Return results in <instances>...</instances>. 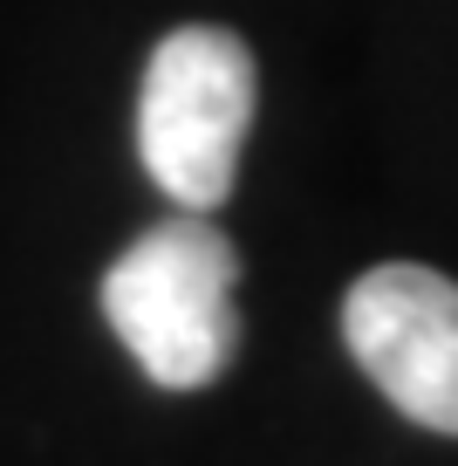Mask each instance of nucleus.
Segmentation results:
<instances>
[{"mask_svg":"<svg viewBox=\"0 0 458 466\" xmlns=\"http://www.w3.org/2000/svg\"><path fill=\"white\" fill-rule=\"evenodd\" d=\"M240 254L205 213H185L130 240L103 275V316L164 391H199L240 350Z\"/></svg>","mask_w":458,"mask_h":466,"instance_id":"nucleus-1","label":"nucleus"},{"mask_svg":"<svg viewBox=\"0 0 458 466\" xmlns=\"http://www.w3.org/2000/svg\"><path fill=\"white\" fill-rule=\"evenodd\" d=\"M254 48L233 28H192L164 35L151 48L137 96V151L158 192L185 213H219L240 178V145L254 131Z\"/></svg>","mask_w":458,"mask_h":466,"instance_id":"nucleus-2","label":"nucleus"},{"mask_svg":"<svg viewBox=\"0 0 458 466\" xmlns=\"http://www.w3.org/2000/svg\"><path fill=\"white\" fill-rule=\"evenodd\" d=\"M343 343L411 425L458 439V281L383 261L343 295Z\"/></svg>","mask_w":458,"mask_h":466,"instance_id":"nucleus-3","label":"nucleus"}]
</instances>
